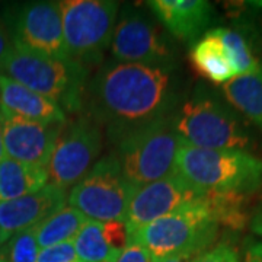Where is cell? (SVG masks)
I'll return each mask as SVG.
<instances>
[{
  "label": "cell",
  "mask_w": 262,
  "mask_h": 262,
  "mask_svg": "<svg viewBox=\"0 0 262 262\" xmlns=\"http://www.w3.org/2000/svg\"><path fill=\"white\" fill-rule=\"evenodd\" d=\"M182 79L178 63L110 61L86 86L88 114L117 144L134 131L170 118L182 101Z\"/></svg>",
  "instance_id": "6da1fadb"
},
{
  "label": "cell",
  "mask_w": 262,
  "mask_h": 262,
  "mask_svg": "<svg viewBox=\"0 0 262 262\" xmlns=\"http://www.w3.org/2000/svg\"><path fill=\"white\" fill-rule=\"evenodd\" d=\"M242 201L244 196L210 194L144 226L128 242H139L153 262L195 258L213 246L220 226L237 229L244 225Z\"/></svg>",
  "instance_id": "7a4b0ae2"
},
{
  "label": "cell",
  "mask_w": 262,
  "mask_h": 262,
  "mask_svg": "<svg viewBox=\"0 0 262 262\" xmlns=\"http://www.w3.org/2000/svg\"><path fill=\"white\" fill-rule=\"evenodd\" d=\"M170 122L182 144L198 149L251 151L255 144L246 120L206 84L179 102Z\"/></svg>",
  "instance_id": "3957f363"
},
{
  "label": "cell",
  "mask_w": 262,
  "mask_h": 262,
  "mask_svg": "<svg viewBox=\"0 0 262 262\" xmlns=\"http://www.w3.org/2000/svg\"><path fill=\"white\" fill-rule=\"evenodd\" d=\"M175 172L206 194L245 196L262 188V159L251 151L182 144Z\"/></svg>",
  "instance_id": "277c9868"
},
{
  "label": "cell",
  "mask_w": 262,
  "mask_h": 262,
  "mask_svg": "<svg viewBox=\"0 0 262 262\" xmlns=\"http://www.w3.org/2000/svg\"><path fill=\"white\" fill-rule=\"evenodd\" d=\"M0 75L53 101L64 114L83 110L89 69L72 58L38 54L10 42Z\"/></svg>",
  "instance_id": "5b68a950"
},
{
  "label": "cell",
  "mask_w": 262,
  "mask_h": 262,
  "mask_svg": "<svg viewBox=\"0 0 262 262\" xmlns=\"http://www.w3.org/2000/svg\"><path fill=\"white\" fill-rule=\"evenodd\" d=\"M181 146L182 141L168 118L124 137L114 144V155L125 178L134 187L140 188L175 173Z\"/></svg>",
  "instance_id": "8992f818"
},
{
  "label": "cell",
  "mask_w": 262,
  "mask_h": 262,
  "mask_svg": "<svg viewBox=\"0 0 262 262\" xmlns=\"http://www.w3.org/2000/svg\"><path fill=\"white\" fill-rule=\"evenodd\" d=\"M58 5L69 58L88 69L101 63L105 50L111 46L120 3L111 0H63Z\"/></svg>",
  "instance_id": "52a82bcc"
},
{
  "label": "cell",
  "mask_w": 262,
  "mask_h": 262,
  "mask_svg": "<svg viewBox=\"0 0 262 262\" xmlns=\"http://www.w3.org/2000/svg\"><path fill=\"white\" fill-rule=\"evenodd\" d=\"M134 187L122 172L115 155L95 163L69 194V206L94 222H124Z\"/></svg>",
  "instance_id": "ba28073f"
},
{
  "label": "cell",
  "mask_w": 262,
  "mask_h": 262,
  "mask_svg": "<svg viewBox=\"0 0 262 262\" xmlns=\"http://www.w3.org/2000/svg\"><path fill=\"white\" fill-rule=\"evenodd\" d=\"M3 20L9 29L12 44L38 54L69 58L58 2L8 3L3 8Z\"/></svg>",
  "instance_id": "9c48e42d"
},
{
  "label": "cell",
  "mask_w": 262,
  "mask_h": 262,
  "mask_svg": "<svg viewBox=\"0 0 262 262\" xmlns=\"http://www.w3.org/2000/svg\"><path fill=\"white\" fill-rule=\"evenodd\" d=\"M103 130L89 114L66 125L48 162V179L57 187L73 188L98 162Z\"/></svg>",
  "instance_id": "30bf717a"
},
{
  "label": "cell",
  "mask_w": 262,
  "mask_h": 262,
  "mask_svg": "<svg viewBox=\"0 0 262 262\" xmlns=\"http://www.w3.org/2000/svg\"><path fill=\"white\" fill-rule=\"evenodd\" d=\"M110 48L114 61L118 63H177V50L165 31L155 19L134 8H125L117 19Z\"/></svg>",
  "instance_id": "8fae6325"
},
{
  "label": "cell",
  "mask_w": 262,
  "mask_h": 262,
  "mask_svg": "<svg viewBox=\"0 0 262 262\" xmlns=\"http://www.w3.org/2000/svg\"><path fill=\"white\" fill-rule=\"evenodd\" d=\"M210 194L191 185L177 172L166 178L140 187L131 198L124 219L127 237L130 241L144 226L169 214L188 203L201 201Z\"/></svg>",
  "instance_id": "7c38bea8"
},
{
  "label": "cell",
  "mask_w": 262,
  "mask_h": 262,
  "mask_svg": "<svg viewBox=\"0 0 262 262\" xmlns=\"http://www.w3.org/2000/svg\"><path fill=\"white\" fill-rule=\"evenodd\" d=\"M64 127L61 122L34 121L3 111L5 153L10 159L47 168Z\"/></svg>",
  "instance_id": "4fadbf2b"
},
{
  "label": "cell",
  "mask_w": 262,
  "mask_h": 262,
  "mask_svg": "<svg viewBox=\"0 0 262 262\" xmlns=\"http://www.w3.org/2000/svg\"><path fill=\"white\" fill-rule=\"evenodd\" d=\"M66 189L54 184L16 200L0 203V246L12 236L35 227L66 204Z\"/></svg>",
  "instance_id": "5bb4252c"
},
{
  "label": "cell",
  "mask_w": 262,
  "mask_h": 262,
  "mask_svg": "<svg viewBox=\"0 0 262 262\" xmlns=\"http://www.w3.org/2000/svg\"><path fill=\"white\" fill-rule=\"evenodd\" d=\"M147 5L169 34L184 42L200 37L213 19V6L204 0H151Z\"/></svg>",
  "instance_id": "9a60e30c"
},
{
  "label": "cell",
  "mask_w": 262,
  "mask_h": 262,
  "mask_svg": "<svg viewBox=\"0 0 262 262\" xmlns=\"http://www.w3.org/2000/svg\"><path fill=\"white\" fill-rule=\"evenodd\" d=\"M77 262H115L128 244L124 222H94L86 225L73 241Z\"/></svg>",
  "instance_id": "2e32d148"
},
{
  "label": "cell",
  "mask_w": 262,
  "mask_h": 262,
  "mask_svg": "<svg viewBox=\"0 0 262 262\" xmlns=\"http://www.w3.org/2000/svg\"><path fill=\"white\" fill-rule=\"evenodd\" d=\"M0 106L6 113L34 121L66 124L67 120L57 103L3 75H0Z\"/></svg>",
  "instance_id": "e0dca14e"
},
{
  "label": "cell",
  "mask_w": 262,
  "mask_h": 262,
  "mask_svg": "<svg viewBox=\"0 0 262 262\" xmlns=\"http://www.w3.org/2000/svg\"><path fill=\"white\" fill-rule=\"evenodd\" d=\"M191 63L195 70L213 83L225 84L236 77L234 67L227 56L225 46L213 29L207 31L191 47Z\"/></svg>",
  "instance_id": "ac0fdd59"
},
{
  "label": "cell",
  "mask_w": 262,
  "mask_h": 262,
  "mask_svg": "<svg viewBox=\"0 0 262 262\" xmlns=\"http://www.w3.org/2000/svg\"><path fill=\"white\" fill-rule=\"evenodd\" d=\"M225 99L262 133V67L233 77L222 88Z\"/></svg>",
  "instance_id": "d6986e66"
},
{
  "label": "cell",
  "mask_w": 262,
  "mask_h": 262,
  "mask_svg": "<svg viewBox=\"0 0 262 262\" xmlns=\"http://www.w3.org/2000/svg\"><path fill=\"white\" fill-rule=\"evenodd\" d=\"M47 184V168L27 165L8 156L0 160V203L32 194Z\"/></svg>",
  "instance_id": "ffe728a7"
},
{
  "label": "cell",
  "mask_w": 262,
  "mask_h": 262,
  "mask_svg": "<svg viewBox=\"0 0 262 262\" xmlns=\"http://www.w3.org/2000/svg\"><path fill=\"white\" fill-rule=\"evenodd\" d=\"M86 222L88 219L70 206L60 208L34 227L39 249L75 241Z\"/></svg>",
  "instance_id": "44dd1931"
},
{
  "label": "cell",
  "mask_w": 262,
  "mask_h": 262,
  "mask_svg": "<svg viewBox=\"0 0 262 262\" xmlns=\"http://www.w3.org/2000/svg\"><path fill=\"white\" fill-rule=\"evenodd\" d=\"M214 34L225 46L227 56L234 67L236 76L259 70L262 66L242 32L230 28H214Z\"/></svg>",
  "instance_id": "7402d4cb"
},
{
  "label": "cell",
  "mask_w": 262,
  "mask_h": 262,
  "mask_svg": "<svg viewBox=\"0 0 262 262\" xmlns=\"http://www.w3.org/2000/svg\"><path fill=\"white\" fill-rule=\"evenodd\" d=\"M0 253L6 262H37L39 246L35 237V229L31 227L12 236L0 248Z\"/></svg>",
  "instance_id": "603a6c76"
},
{
  "label": "cell",
  "mask_w": 262,
  "mask_h": 262,
  "mask_svg": "<svg viewBox=\"0 0 262 262\" xmlns=\"http://www.w3.org/2000/svg\"><path fill=\"white\" fill-rule=\"evenodd\" d=\"M191 262H241V256L230 242H220L196 255Z\"/></svg>",
  "instance_id": "cb8c5ba5"
},
{
  "label": "cell",
  "mask_w": 262,
  "mask_h": 262,
  "mask_svg": "<svg viewBox=\"0 0 262 262\" xmlns=\"http://www.w3.org/2000/svg\"><path fill=\"white\" fill-rule=\"evenodd\" d=\"M37 262H77L73 241L39 249Z\"/></svg>",
  "instance_id": "d4e9b609"
},
{
  "label": "cell",
  "mask_w": 262,
  "mask_h": 262,
  "mask_svg": "<svg viewBox=\"0 0 262 262\" xmlns=\"http://www.w3.org/2000/svg\"><path fill=\"white\" fill-rule=\"evenodd\" d=\"M115 262H153L149 252L139 242H128Z\"/></svg>",
  "instance_id": "484cf974"
},
{
  "label": "cell",
  "mask_w": 262,
  "mask_h": 262,
  "mask_svg": "<svg viewBox=\"0 0 262 262\" xmlns=\"http://www.w3.org/2000/svg\"><path fill=\"white\" fill-rule=\"evenodd\" d=\"M244 262H262V244L261 242H248L245 248Z\"/></svg>",
  "instance_id": "4316f807"
},
{
  "label": "cell",
  "mask_w": 262,
  "mask_h": 262,
  "mask_svg": "<svg viewBox=\"0 0 262 262\" xmlns=\"http://www.w3.org/2000/svg\"><path fill=\"white\" fill-rule=\"evenodd\" d=\"M10 47L9 39H8V34H6V29L3 27V24L0 22V67H2V63L5 60V56L8 53V50Z\"/></svg>",
  "instance_id": "83f0119b"
},
{
  "label": "cell",
  "mask_w": 262,
  "mask_h": 262,
  "mask_svg": "<svg viewBox=\"0 0 262 262\" xmlns=\"http://www.w3.org/2000/svg\"><path fill=\"white\" fill-rule=\"evenodd\" d=\"M251 229H252L253 233L262 237V207L252 217V220H251Z\"/></svg>",
  "instance_id": "f1b7e54d"
},
{
  "label": "cell",
  "mask_w": 262,
  "mask_h": 262,
  "mask_svg": "<svg viewBox=\"0 0 262 262\" xmlns=\"http://www.w3.org/2000/svg\"><path fill=\"white\" fill-rule=\"evenodd\" d=\"M3 158H6V153H5V144H3V111L0 106V160Z\"/></svg>",
  "instance_id": "f546056e"
},
{
  "label": "cell",
  "mask_w": 262,
  "mask_h": 262,
  "mask_svg": "<svg viewBox=\"0 0 262 262\" xmlns=\"http://www.w3.org/2000/svg\"><path fill=\"white\" fill-rule=\"evenodd\" d=\"M192 258H185V256H175V258H168L160 262H191Z\"/></svg>",
  "instance_id": "4dcf8cb0"
},
{
  "label": "cell",
  "mask_w": 262,
  "mask_h": 262,
  "mask_svg": "<svg viewBox=\"0 0 262 262\" xmlns=\"http://www.w3.org/2000/svg\"><path fill=\"white\" fill-rule=\"evenodd\" d=\"M0 262H6V261H5V258H3V255H2V253H0Z\"/></svg>",
  "instance_id": "1f68e13d"
}]
</instances>
